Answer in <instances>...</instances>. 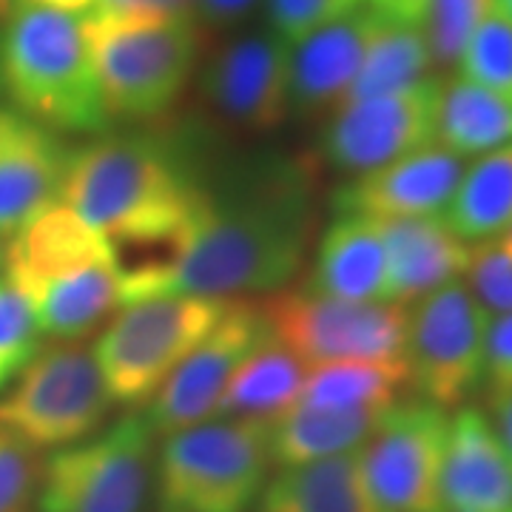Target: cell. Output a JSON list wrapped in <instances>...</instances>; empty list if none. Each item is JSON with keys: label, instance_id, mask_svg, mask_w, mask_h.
I'll return each instance as SVG.
<instances>
[{"label": "cell", "instance_id": "obj_1", "mask_svg": "<svg viewBox=\"0 0 512 512\" xmlns=\"http://www.w3.org/2000/svg\"><path fill=\"white\" fill-rule=\"evenodd\" d=\"M316 228L313 174L305 163L259 171L205 200L160 265L120 271L123 305L188 293L225 299L274 293L302 271Z\"/></svg>", "mask_w": 512, "mask_h": 512}, {"label": "cell", "instance_id": "obj_2", "mask_svg": "<svg viewBox=\"0 0 512 512\" xmlns=\"http://www.w3.org/2000/svg\"><path fill=\"white\" fill-rule=\"evenodd\" d=\"M57 200L94 225L114 251H146V259L120 268L134 271L171 254L200 211L205 185L163 137L103 131L69 151Z\"/></svg>", "mask_w": 512, "mask_h": 512}, {"label": "cell", "instance_id": "obj_3", "mask_svg": "<svg viewBox=\"0 0 512 512\" xmlns=\"http://www.w3.org/2000/svg\"><path fill=\"white\" fill-rule=\"evenodd\" d=\"M0 83L12 109L57 134L111 126L80 15L18 0L0 29Z\"/></svg>", "mask_w": 512, "mask_h": 512}, {"label": "cell", "instance_id": "obj_4", "mask_svg": "<svg viewBox=\"0 0 512 512\" xmlns=\"http://www.w3.org/2000/svg\"><path fill=\"white\" fill-rule=\"evenodd\" d=\"M111 120L154 123L183 97L202 57L197 20H109L80 15Z\"/></svg>", "mask_w": 512, "mask_h": 512}, {"label": "cell", "instance_id": "obj_5", "mask_svg": "<svg viewBox=\"0 0 512 512\" xmlns=\"http://www.w3.org/2000/svg\"><path fill=\"white\" fill-rule=\"evenodd\" d=\"M271 464L268 421L217 419L168 433L154 461L160 512H254Z\"/></svg>", "mask_w": 512, "mask_h": 512}, {"label": "cell", "instance_id": "obj_6", "mask_svg": "<svg viewBox=\"0 0 512 512\" xmlns=\"http://www.w3.org/2000/svg\"><path fill=\"white\" fill-rule=\"evenodd\" d=\"M228 302L231 299L165 293L123 305L92 348L111 402L146 407L220 322Z\"/></svg>", "mask_w": 512, "mask_h": 512}, {"label": "cell", "instance_id": "obj_7", "mask_svg": "<svg viewBox=\"0 0 512 512\" xmlns=\"http://www.w3.org/2000/svg\"><path fill=\"white\" fill-rule=\"evenodd\" d=\"M111 407L92 345L52 339L0 390V427L35 450H60L94 436Z\"/></svg>", "mask_w": 512, "mask_h": 512}, {"label": "cell", "instance_id": "obj_8", "mask_svg": "<svg viewBox=\"0 0 512 512\" xmlns=\"http://www.w3.org/2000/svg\"><path fill=\"white\" fill-rule=\"evenodd\" d=\"M157 433L143 413L60 447L43 461L40 512H143L154 490Z\"/></svg>", "mask_w": 512, "mask_h": 512}, {"label": "cell", "instance_id": "obj_9", "mask_svg": "<svg viewBox=\"0 0 512 512\" xmlns=\"http://www.w3.org/2000/svg\"><path fill=\"white\" fill-rule=\"evenodd\" d=\"M259 311L276 342L308 367L328 362H404L407 308L345 302L302 285L268 293Z\"/></svg>", "mask_w": 512, "mask_h": 512}, {"label": "cell", "instance_id": "obj_10", "mask_svg": "<svg viewBox=\"0 0 512 512\" xmlns=\"http://www.w3.org/2000/svg\"><path fill=\"white\" fill-rule=\"evenodd\" d=\"M490 316L458 279L407 308L404 365L419 399L464 407L484 382Z\"/></svg>", "mask_w": 512, "mask_h": 512}, {"label": "cell", "instance_id": "obj_11", "mask_svg": "<svg viewBox=\"0 0 512 512\" xmlns=\"http://www.w3.org/2000/svg\"><path fill=\"white\" fill-rule=\"evenodd\" d=\"M447 430V410L424 399L384 410L359 450L373 512H441Z\"/></svg>", "mask_w": 512, "mask_h": 512}, {"label": "cell", "instance_id": "obj_12", "mask_svg": "<svg viewBox=\"0 0 512 512\" xmlns=\"http://www.w3.org/2000/svg\"><path fill=\"white\" fill-rule=\"evenodd\" d=\"M441 80L433 74L410 89L345 103L330 114L322 157L350 177L393 163L436 143Z\"/></svg>", "mask_w": 512, "mask_h": 512}, {"label": "cell", "instance_id": "obj_13", "mask_svg": "<svg viewBox=\"0 0 512 512\" xmlns=\"http://www.w3.org/2000/svg\"><path fill=\"white\" fill-rule=\"evenodd\" d=\"M271 336L254 302H228V311L191 350L157 396L146 404L148 424L157 436L214 419L217 404L242 362Z\"/></svg>", "mask_w": 512, "mask_h": 512}, {"label": "cell", "instance_id": "obj_14", "mask_svg": "<svg viewBox=\"0 0 512 512\" xmlns=\"http://www.w3.org/2000/svg\"><path fill=\"white\" fill-rule=\"evenodd\" d=\"M291 46L271 29L231 37L205 60L200 89L208 109L237 131H274L291 114Z\"/></svg>", "mask_w": 512, "mask_h": 512}, {"label": "cell", "instance_id": "obj_15", "mask_svg": "<svg viewBox=\"0 0 512 512\" xmlns=\"http://www.w3.org/2000/svg\"><path fill=\"white\" fill-rule=\"evenodd\" d=\"M467 160L450 148L424 146L393 163L356 174L333 191L336 214H362L373 220L433 217L444 214L456 194Z\"/></svg>", "mask_w": 512, "mask_h": 512}, {"label": "cell", "instance_id": "obj_16", "mask_svg": "<svg viewBox=\"0 0 512 512\" xmlns=\"http://www.w3.org/2000/svg\"><path fill=\"white\" fill-rule=\"evenodd\" d=\"M69 151L57 131L0 106V239L60 197Z\"/></svg>", "mask_w": 512, "mask_h": 512}, {"label": "cell", "instance_id": "obj_17", "mask_svg": "<svg viewBox=\"0 0 512 512\" xmlns=\"http://www.w3.org/2000/svg\"><path fill=\"white\" fill-rule=\"evenodd\" d=\"M382 26L370 9L319 26L291 46L288 63V97L299 117H316L339 109L365 60L367 46Z\"/></svg>", "mask_w": 512, "mask_h": 512}, {"label": "cell", "instance_id": "obj_18", "mask_svg": "<svg viewBox=\"0 0 512 512\" xmlns=\"http://www.w3.org/2000/svg\"><path fill=\"white\" fill-rule=\"evenodd\" d=\"M441 512H512V461L476 407H461L450 419Z\"/></svg>", "mask_w": 512, "mask_h": 512}, {"label": "cell", "instance_id": "obj_19", "mask_svg": "<svg viewBox=\"0 0 512 512\" xmlns=\"http://www.w3.org/2000/svg\"><path fill=\"white\" fill-rule=\"evenodd\" d=\"M379 222L387 251V302L407 308L467 271L473 242L458 237L441 214Z\"/></svg>", "mask_w": 512, "mask_h": 512}, {"label": "cell", "instance_id": "obj_20", "mask_svg": "<svg viewBox=\"0 0 512 512\" xmlns=\"http://www.w3.org/2000/svg\"><path fill=\"white\" fill-rule=\"evenodd\" d=\"M305 285L345 302H387L382 222L362 214H336L316 245Z\"/></svg>", "mask_w": 512, "mask_h": 512}, {"label": "cell", "instance_id": "obj_21", "mask_svg": "<svg viewBox=\"0 0 512 512\" xmlns=\"http://www.w3.org/2000/svg\"><path fill=\"white\" fill-rule=\"evenodd\" d=\"M384 410H325L293 404L268 421L271 461L279 467H296L362 450Z\"/></svg>", "mask_w": 512, "mask_h": 512}, {"label": "cell", "instance_id": "obj_22", "mask_svg": "<svg viewBox=\"0 0 512 512\" xmlns=\"http://www.w3.org/2000/svg\"><path fill=\"white\" fill-rule=\"evenodd\" d=\"M256 512H373L359 450L282 467L265 484Z\"/></svg>", "mask_w": 512, "mask_h": 512}, {"label": "cell", "instance_id": "obj_23", "mask_svg": "<svg viewBox=\"0 0 512 512\" xmlns=\"http://www.w3.org/2000/svg\"><path fill=\"white\" fill-rule=\"evenodd\" d=\"M308 365L274 336L242 362L217 404V419L271 421L299 402Z\"/></svg>", "mask_w": 512, "mask_h": 512}, {"label": "cell", "instance_id": "obj_24", "mask_svg": "<svg viewBox=\"0 0 512 512\" xmlns=\"http://www.w3.org/2000/svg\"><path fill=\"white\" fill-rule=\"evenodd\" d=\"M436 143L458 157H481L512 143V100L456 74L441 80Z\"/></svg>", "mask_w": 512, "mask_h": 512}, {"label": "cell", "instance_id": "obj_25", "mask_svg": "<svg viewBox=\"0 0 512 512\" xmlns=\"http://www.w3.org/2000/svg\"><path fill=\"white\" fill-rule=\"evenodd\" d=\"M444 222L467 242L501 237L512 225V143L467 163Z\"/></svg>", "mask_w": 512, "mask_h": 512}, {"label": "cell", "instance_id": "obj_26", "mask_svg": "<svg viewBox=\"0 0 512 512\" xmlns=\"http://www.w3.org/2000/svg\"><path fill=\"white\" fill-rule=\"evenodd\" d=\"M410 384L404 362H328L308 367L299 402L325 410H384Z\"/></svg>", "mask_w": 512, "mask_h": 512}, {"label": "cell", "instance_id": "obj_27", "mask_svg": "<svg viewBox=\"0 0 512 512\" xmlns=\"http://www.w3.org/2000/svg\"><path fill=\"white\" fill-rule=\"evenodd\" d=\"M433 52L421 26L387 23L376 29L345 103L410 89L433 77ZM342 103V106H345Z\"/></svg>", "mask_w": 512, "mask_h": 512}, {"label": "cell", "instance_id": "obj_28", "mask_svg": "<svg viewBox=\"0 0 512 512\" xmlns=\"http://www.w3.org/2000/svg\"><path fill=\"white\" fill-rule=\"evenodd\" d=\"M458 74L512 100V20L495 6L470 37Z\"/></svg>", "mask_w": 512, "mask_h": 512}, {"label": "cell", "instance_id": "obj_29", "mask_svg": "<svg viewBox=\"0 0 512 512\" xmlns=\"http://www.w3.org/2000/svg\"><path fill=\"white\" fill-rule=\"evenodd\" d=\"M493 0H430L424 15V37L436 66H458L481 20L493 12Z\"/></svg>", "mask_w": 512, "mask_h": 512}, {"label": "cell", "instance_id": "obj_30", "mask_svg": "<svg viewBox=\"0 0 512 512\" xmlns=\"http://www.w3.org/2000/svg\"><path fill=\"white\" fill-rule=\"evenodd\" d=\"M40 345L43 330L37 325L35 311L9 279L0 276V390L15 382Z\"/></svg>", "mask_w": 512, "mask_h": 512}, {"label": "cell", "instance_id": "obj_31", "mask_svg": "<svg viewBox=\"0 0 512 512\" xmlns=\"http://www.w3.org/2000/svg\"><path fill=\"white\" fill-rule=\"evenodd\" d=\"M461 282L490 319L512 313V256L498 239L473 242Z\"/></svg>", "mask_w": 512, "mask_h": 512}, {"label": "cell", "instance_id": "obj_32", "mask_svg": "<svg viewBox=\"0 0 512 512\" xmlns=\"http://www.w3.org/2000/svg\"><path fill=\"white\" fill-rule=\"evenodd\" d=\"M43 478L40 450L0 427V512H32Z\"/></svg>", "mask_w": 512, "mask_h": 512}, {"label": "cell", "instance_id": "obj_33", "mask_svg": "<svg viewBox=\"0 0 512 512\" xmlns=\"http://www.w3.org/2000/svg\"><path fill=\"white\" fill-rule=\"evenodd\" d=\"M268 29L288 46L316 32L319 26L365 9V0H262Z\"/></svg>", "mask_w": 512, "mask_h": 512}, {"label": "cell", "instance_id": "obj_34", "mask_svg": "<svg viewBox=\"0 0 512 512\" xmlns=\"http://www.w3.org/2000/svg\"><path fill=\"white\" fill-rule=\"evenodd\" d=\"M197 0H94L89 18L109 20H194Z\"/></svg>", "mask_w": 512, "mask_h": 512}, {"label": "cell", "instance_id": "obj_35", "mask_svg": "<svg viewBox=\"0 0 512 512\" xmlns=\"http://www.w3.org/2000/svg\"><path fill=\"white\" fill-rule=\"evenodd\" d=\"M484 382L490 384V390L512 387V313L490 319Z\"/></svg>", "mask_w": 512, "mask_h": 512}, {"label": "cell", "instance_id": "obj_36", "mask_svg": "<svg viewBox=\"0 0 512 512\" xmlns=\"http://www.w3.org/2000/svg\"><path fill=\"white\" fill-rule=\"evenodd\" d=\"M262 0H197L194 3V20L202 32H228L237 29L254 15Z\"/></svg>", "mask_w": 512, "mask_h": 512}, {"label": "cell", "instance_id": "obj_37", "mask_svg": "<svg viewBox=\"0 0 512 512\" xmlns=\"http://www.w3.org/2000/svg\"><path fill=\"white\" fill-rule=\"evenodd\" d=\"M430 0H365V9L379 15L387 23H404V26H421L427 15Z\"/></svg>", "mask_w": 512, "mask_h": 512}, {"label": "cell", "instance_id": "obj_38", "mask_svg": "<svg viewBox=\"0 0 512 512\" xmlns=\"http://www.w3.org/2000/svg\"><path fill=\"white\" fill-rule=\"evenodd\" d=\"M487 419L495 427V433H498V439H501L512 461V387L490 390V413H487Z\"/></svg>", "mask_w": 512, "mask_h": 512}, {"label": "cell", "instance_id": "obj_39", "mask_svg": "<svg viewBox=\"0 0 512 512\" xmlns=\"http://www.w3.org/2000/svg\"><path fill=\"white\" fill-rule=\"evenodd\" d=\"M32 3H40V6H49V9H60V12H69V15H83L92 9L94 0H32Z\"/></svg>", "mask_w": 512, "mask_h": 512}, {"label": "cell", "instance_id": "obj_40", "mask_svg": "<svg viewBox=\"0 0 512 512\" xmlns=\"http://www.w3.org/2000/svg\"><path fill=\"white\" fill-rule=\"evenodd\" d=\"M495 239H498V242L504 245V251L512 256V225L507 228V231H504V234H501V237H495Z\"/></svg>", "mask_w": 512, "mask_h": 512}, {"label": "cell", "instance_id": "obj_41", "mask_svg": "<svg viewBox=\"0 0 512 512\" xmlns=\"http://www.w3.org/2000/svg\"><path fill=\"white\" fill-rule=\"evenodd\" d=\"M493 3L498 12H504V15L512 20V0H493Z\"/></svg>", "mask_w": 512, "mask_h": 512}, {"label": "cell", "instance_id": "obj_42", "mask_svg": "<svg viewBox=\"0 0 512 512\" xmlns=\"http://www.w3.org/2000/svg\"><path fill=\"white\" fill-rule=\"evenodd\" d=\"M15 3H18V0H0V20L12 12V6H15Z\"/></svg>", "mask_w": 512, "mask_h": 512}, {"label": "cell", "instance_id": "obj_43", "mask_svg": "<svg viewBox=\"0 0 512 512\" xmlns=\"http://www.w3.org/2000/svg\"><path fill=\"white\" fill-rule=\"evenodd\" d=\"M3 256H6V248H3V239H0V268H3Z\"/></svg>", "mask_w": 512, "mask_h": 512}, {"label": "cell", "instance_id": "obj_44", "mask_svg": "<svg viewBox=\"0 0 512 512\" xmlns=\"http://www.w3.org/2000/svg\"><path fill=\"white\" fill-rule=\"evenodd\" d=\"M0 92H3V83H0Z\"/></svg>", "mask_w": 512, "mask_h": 512}]
</instances>
